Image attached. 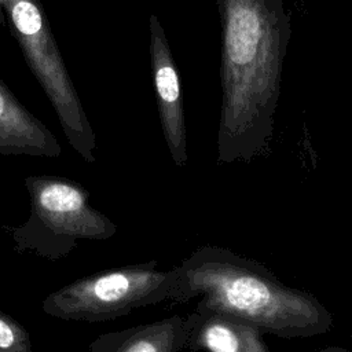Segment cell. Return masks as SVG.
<instances>
[{"label": "cell", "instance_id": "3", "mask_svg": "<svg viewBox=\"0 0 352 352\" xmlns=\"http://www.w3.org/2000/svg\"><path fill=\"white\" fill-rule=\"evenodd\" d=\"M30 197V213L19 226L4 231L19 253L56 261L67 257L80 241H106L117 226L89 204V191L63 176H28L23 179Z\"/></svg>", "mask_w": 352, "mask_h": 352}, {"label": "cell", "instance_id": "6", "mask_svg": "<svg viewBox=\"0 0 352 352\" xmlns=\"http://www.w3.org/2000/svg\"><path fill=\"white\" fill-rule=\"evenodd\" d=\"M184 349L198 352H271L254 326L204 307L184 318Z\"/></svg>", "mask_w": 352, "mask_h": 352}, {"label": "cell", "instance_id": "7", "mask_svg": "<svg viewBox=\"0 0 352 352\" xmlns=\"http://www.w3.org/2000/svg\"><path fill=\"white\" fill-rule=\"evenodd\" d=\"M184 318L173 315L151 323L99 334L89 352H180L184 349Z\"/></svg>", "mask_w": 352, "mask_h": 352}, {"label": "cell", "instance_id": "5", "mask_svg": "<svg viewBox=\"0 0 352 352\" xmlns=\"http://www.w3.org/2000/svg\"><path fill=\"white\" fill-rule=\"evenodd\" d=\"M150 54L162 133L172 161L183 168L188 158L183 94L168 40L155 15L150 18Z\"/></svg>", "mask_w": 352, "mask_h": 352}, {"label": "cell", "instance_id": "2", "mask_svg": "<svg viewBox=\"0 0 352 352\" xmlns=\"http://www.w3.org/2000/svg\"><path fill=\"white\" fill-rule=\"evenodd\" d=\"M179 267L173 302L246 322L263 334L305 338L333 327L331 312L309 292L286 286L261 263L221 246H199Z\"/></svg>", "mask_w": 352, "mask_h": 352}, {"label": "cell", "instance_id": "1", "mask_svg": "<svg viewBox=\"0 0 352 352\" xmlns=\"http://www.w3.org/2000/svg\"><path fill=\"white\" fill-rule=\"evenodd\" d=\"M221 23L217 162H250L271 140L292 16L283 0H216Z\"/></svg>", "mask_w": 352, "mask_h": 352}, {"label": "cell", "instance_id": "4", "mask_svg": "<svg viewBox=\"0 0 352 352\" xmlns=\"http://www.w3.org/2000/svg\"><path fill=\"white\" fill-rule=\"evenodd\" d=\"M157 265V260H150L78 278L50 293L41 308L56 319L99 323L136 308L172 301L179 267L158 270Z\"/></svg>", "mask_w": 352, "mask_h": 352}, {"label": "cell", "instance_id": "8", "mask_svg": "<svg viewBox=\"0 0 352 352\" xmlns=\"http://www.w3.org/2000/svg\"><path fill=\"white\" fill-rule=\"evenodd\" d=\"M0 352H34L30 334L16 319L0 309Z\"/></svg>", "mask_w": 352, "mask_h": 352}, {"label": "cell", "instance_id": "9", "mask_svg": "<svg viewBox=\"0 0 352 352\" xmlns=\"http://www.w3.org/2000/svg\"><path fill=\"white\" fill-rule=\"evenodd\" d=\"M315 352H351L348 348L345 346H326V348H322L319 351H315Z\"/></svg>", "mask_w": 352, "mask_h": 352}]
</instances>
